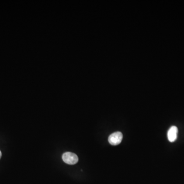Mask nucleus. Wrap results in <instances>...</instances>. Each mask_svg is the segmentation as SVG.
<instances>
[{"mask_svg":"<svg viewBox=\"0 0 184 184\" xmlns=\"http://www.w3.org/2000/svg\"><path fill=\"white\" fill-rule=\"evenodd\" d=\"M62 158L65 163L69 165H74L78 162L77 155L71 152H66L63 153Z\"/></svg>","mask_w":184,"mask_h":184,"instance_id":"obj_1","label":"nucleus"},{"mask_svg":"<svg viewBox=\"0 0 184 184\" xmlns=\"http://www.w3.org/2000/svg\"><path fill=\"white\" fill-rule=\"evenodd\" d=\"M123 139V135L121 132H114L108 137V142L112 145L116 146L121 143Z\"/></svg>","mask_w":184,"mask_h":184,"instance_id":"obj_2","label":"nucleus"},{"mask_svg":"<svg viewBox=\"0 0 184 184\" xmlns=\"http://www.w3.org/2000/svg\"><path fill=\"white\" fill-rule=\"evenodd\" d=\"M178 128L175 126H171L168 130L167 133L168 140L170 142H175L178 137Z\"/></svg>","mask_w":184,"mask_h":184,"instance_id":"obj_3","label":"nucleus"},{"mask_svg":"<svg viewBox=\"0 0 184 184\" xmlns=\"http://www.w3.org/2000/svg\"><path fill=\"white\" fill-rule=\"evenodd\" d=\"M1 157H2V152L0 151V158H1Z\"/></svg>","mask_w":184,"mask_h":184,"instance_id":"obj_4","label":"nucleus"}]
</instances>
